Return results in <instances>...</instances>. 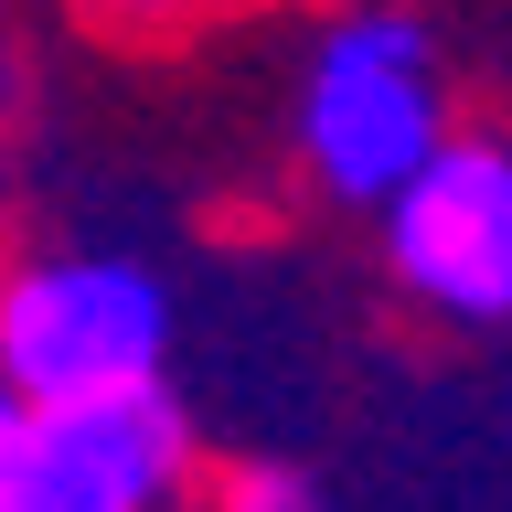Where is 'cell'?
Segmentation results:
<instances>
[{"label": "cell", "instance_id": "6da1fadb", "mask_svg": "<svg viewBox=\"0 0 512 512\" xmlns=\"http://www.w3.org/2000/svg\"><path fill=\"white\" fill-rule=\"evenodd\" d=\"M310 171L342 203H384L416 160L438 150V75H427V32L406 11H363L320 43L310 107H299Z\"/></svg>", "mask_w": 512, "mask_h": 512}, {"label": "cell", "instance_id": "7a4b0ae2", "mask_svg": "<svg viewBox=\"0 0 512 512\" xmlns=\"http://www.w3.org/2000/svg\"><path fill=\"white\" fill-rule=\"evenodd\" d=\"M160 288L107 256H54L0 288V363L22 406H64V395H118V384L160 374Z\"/></svg>", "mask_w": 512, "mask_h": 512}, {"label": "cell", "instance_id": "3957f363", "mask_svg": "<svg viewBox=\"0 0 512 512\" xmlns=\"http://www.w3.org/2000/svg\"><path fill=\"white\" fill-rule=\"evenodd\" d=\"M384 246L416 299L459 320H512V150L438 139L384 192Z\"/></svg>", "mask_w": 512, "mask_h": 512}, {"label": "cell", "instance_id": "277c9868", "mask_svg": "<svg viewBox=\"0 0 512 512\" xmlns=\"http://www.w3.org/2000/svg\"><path fill=\"white\" fill-rule=\"evenodd\" d=\"M182 406L150 384L32 406V512H160L182 491Z\"/></svg>", "mask_w": 512, "mask_h": 512}, {"label": "cell", "instance_id": "5b68a950", "mask_svg": "<svg viewBox=\"0 0 512 512\" xmlns=\"http://www.w3.org/2000/svg\"><path fill=\"white\" fill-rule=\"evenodd\" d=\"M203 11H214V0H86V22L128 32V43H160V32H192Z\"/></svg>", "mask_w": 512, "mask_h": 512}, {"label": "cell", "instance_id": "8992f818", "mask_svg": "<svg viewBox=\"0 0 512 512\" xmlns=\"http://www.w3.org/2000/svg\"><path fill=\"white\" fill-rule=\"evenodd\" d=\"M0 512H32V406L0 384Z\"/></svg>", "mask_w": 512, "mask_h": 512}, {"label": "cell", "instance_id": "52a82bcc", "mask_svg": "<svg viewBox=\"0 0 512 512\" xmlns=\"http://www.w3.org/2000/svg\"><path fill=\"white\" fill-rule=\"evenodd\" d=\"M224 512H320V502H310V491H299L288 470H235V491H224Z\"/></svg>", "mask_w": 512, "mask_h": 512}]
</instances>
